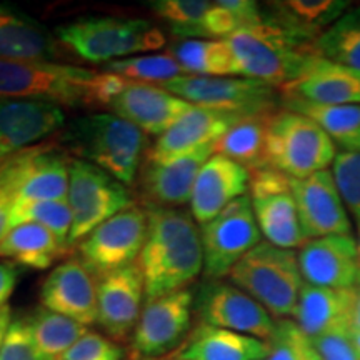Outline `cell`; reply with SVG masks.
<instances>
[{
	"label": "cell",
	"mask_w": 360,
	"mask_h": 360,
	"mask_svg": "<svg viewBox=\"0 0 360 360\" xmlns=\"http://www.w3.org/2000/svg\"><path fill=\"white\" fill-rule=\"evenodd\" d=\"M242 119H247V117L236 112L193 105L167 132L157 137L155 143L148 150L147 160L164 164V162L180 159L197 148L215 143Z\"/></svg>",
	"instance_id": "cell-22"
},
{
	"label": "cell",
	"mask_w": 360,
	"mask_h": 360,
	"mask_svg": "<svg viewBox=\"0 0 360 360\" xmlns=\"http://www.w3.org/2000/svg\"><path fill=\"white\" fill-rule=\"evenodd\" d=\"M212 6L214 2H207V0H154V2H148L150 11L159 19L167 22L172 34L182 39H192L193 32Z\"/></svg>",
	"instance_id": "cell-38"
},
{
	"label": "cell",
	"mask_w": 360,
	"mask_h": 360,
	"mask_svg": "<svg viewBox=\"0 0 360 360\" xmlns=\"http://www.w3.org/2000/svg\"><path fill=\"white\" fill-rule=\"evenodd\" d=\"M64 107L44 101H0V165L65 127Z\"/></svg>",
	"instance_id": "cell-17"
},
{
	"label": "cell",
	"mask_w": 360,
	"mask_h": 360,
	"mask_svg": "<svg viewBox=\"0 0 360 360\" xmlns=\"http://www.w3.org/2000/svg\"><path fill=\"white\" fill-rule=\"evenodd\" d=\"M102 72L120 75L132 82L154 85H160L177 79L180 75H186L182 67L170 53H143V56L114 60L103 65Z\"/></svg>",
	"instance_id": "cell-36"
},
{
	"label": "cell",
	"mask_w": 360,
	"mask_h": 360,
	"mask_svg": "<svg viewBox=\"0 0 360 360\" xmlns=\"http://www.w3.org/2000/svg\"><path fill=\"white\" fill-rule=\"evenodd\" d=\"M56 39L89 62L122 60L135 53L155 52L165 45V34L152 22L120 17H82L57 25Z\"/></svg>",
	"instance_id": "cell-5"
},
{
	"label": "cell",
	"mask_w": 360,
	"mask_h": 360,
	"mask_svg": "<svg viewBox=\"0 0 360 360\" xmlns=\"http://www.w3.org/2000/svg\"><path fill=\"white\" fill-rule=\"evenodd\" d=\"M19 265L11 262V260L0 262V307L6 305L7 300L11 299L17 287V282H19Z\"/></svg>",
	"instance_id": "cell-45"
},
{
	"label": "cell",
	"mask_w": 360,
	"mask_h": 360,
	"mask_svg": "<svg viewBox=\"0 0 360 360\" xmlns=\"http://www.w3.org/2000/svg\"><path fill=\"white\" fill-rule=\"evenodd\" d=\"M147 209L132 205L98 225L79 244V259L101 278L141 259L147 238Z\"/></svg>",
	"instance_id": "cell-11"
},
{
	"label": "cell",
	"mask_w": 360,
	"mask_h": 360,
	"mask_svg": "<svg viewBox=\"0 0 360 360\" xmlns=\"http://www.w3.org/2000/svg\"><path fill=\"white\" fill-rule=\"evenodd\" d=\"M0 360H52L39 349L29 319H15L0 347Z\"/></svg>",
	"instance_id": "cell-41"
},
{
	"label": "cell",
	"mask_w": 360,
	"mask_h": 360,
	"mask_svg": "<svg viewBox=\"0 0 360 360\" xmlns=\"http://www.w3.org/2000/svg\"><path fill=\"white\" fill-rule=\"evenodd\" d=\"M207 281L227 277L245 254L262 242L249 195L233 200L217 217L200 225Z\"/></svg>",
	"instance_id": "cell-10"
},
{
	"label": "cell",
	"mask_w": 360,
	"mask_h": 360,
	"mask_svg": "<svg viewBox=\"0 0 360 360\" xmlns=\"http://www.w3.org/2000/svg\"><path fill=\"white\" fill-rule=\"evenodd\" d=\"M330 172L345 207L360 222V152H339Z\"/></svg>",
	"instance_id": "cell-40"
},
{
	"label": "cell",
	"mask_w": 360,
	"mask_h": 360,
	"mask_svg": "<svg viewBox=\"0 0 360 360\" xmlns=\"http://www.w3.org/2000/svg\"><path fill=\"white\" fill-rule=\"evenodd\" d=\"M315 51L326 60L360 72V6L349 8L319 35Z\"/></svg>",
	"instance_id": "cell-34"
},
{
	"label": "cell",
	"mask_w": 360,
	"mask_h": 360,
	"mask_svg": "<svg viewBox=\"0 0 360 360\" xmlns=\"http://www.w3.org/2000/svg\"><path fill=\"white\" fill-rule=\"evenodd\" d=\"M357 249H359V260H360V222L357 220Z\"/></svg>",
	"instance_id": "cell-49"
},
{
	"label": "cell",
	"mask_w": 360,
	"mask_h": 360,
	"mask_svg": "<svg viewBox=\"0 0 360 360\" xmlns=\"http://www.w3.org/2000/svg\"><path fill=\"white\" fill-rule=\"evenodd\" d=\"M283 109L312 119L328 135L340 152H360V103L349 105H321L282 97Z\"/></svg>",
	"instance_id": "cell-31"
},
{
	"label": "cell",
	"mask_w": 360,
	"mask_h": 360,
	"mask_svg": "<svg viewBox=\"0 0 360 360\" xmlns=\"http://www.w3.org/2000/svg\"><path fill=\"white\" fill-rule=\"evenodd\" d=\"M352 302H350V330H360V276L355 285L350 289Z\"/></svg>",
	"instance_id": "cell-46"
},
{
	"label": "cell",
	"mask_w": 360,
	"mask_h": 360,
	"mask_svg": "<svg viewBox=\"0 0 360 360\" xmlns=\"http://www.w3.org/2000/svg\"><path fill=\"white\" fill-rule=\"evenodd\" d=\"M193 309L205 326L227 328L265 342L276 330L272 315L232 283L205 281L193 295Z\"/></svg>",
	"instance_id": "cell-13"
},
{
	"label": "cell",
	"mask_w": 360,
	"mask_h": 360,
	"mask_svg": "<svg viewBox=\"0 0 360 360\" xmlns=\"http://www.w3.org/2000/svg\"><path fill=\"white\" fill-rule=\"evenodd\" d=\"M249 193L265 240L290 250L300 249L307 242L300 227L290 177L270 167L254 170L250 172Z\"/></svg>",
	"instance_id": "cell-12"
},
{
	"label": "cell",
	"mask_w": 360,
	"mask_h": 360,
	"mask_svg": "<svg viewBox=\"0 0 360 360\" xmlns=\"http://www.w3.org/2000/svg\"><path fill=\"white\" fill-rule=\"evenodd\" d=\"M67 202L74 217L69 237L70 249L105 220L134 205L127 186L105 170L80 159L70 160Z\"/></svg>",
	"instance_id": "cell-8"
},
{
	"label": "cell",
	"mask_w": 360,
	"mask_h": 360,
	"mask_svg": "<svg viewBox=\"0 0 360 360\" xmlns=\"http://www.w3.org/2000/svg\"><path fill=\"white\" fill-rule=\"evenodd\" d=\"M159 87L197 107L236 112L254 117L276 112L281 90L260 80L247 77H202L180 75Z\"/></svg>",
	"instance_id": "cell-9"
},
{
	"label": "cell",
	"mask_w": 360,
	"mask_h": 360,
	"mask_svg": "<svg viewBox=\"0 0 360 360\" xmlns=\"http://www.w3.org/2000/svg\"><path fill=\"white\" fill-rule=\"evenodd\" d=\"M214 154L215 143H209L172 162L146 160L137 177L146 205L175 209L188 204L199 172Z\"/></svg>",
	"instance_id": "cell-21"
},
{
	"label": "cell",
	"mask_w": 360,
	"mask_h": 360,
	"mask_svg": "<svg viewBox=\"0 0 360 360\" xmlns=\"http://www.w3.org/2000/svg\"><path fill=\"white\" fill-rule=\"evenodd\" d=\"M250 172L227 157L214 154L199 172L193 186L191 214L197 224L204 225L217 217L233 200L247 195Z\"/></svg>",
	"instance_id": "cell-24"
},
{
	"label": "cell",
	"mask_w": 360,
	"mask_h": 360,
	"mask_svg": "<svg viewBox=\"0 0 360 360\" xmlns=\"http://www.w3.org/2000/svg\"><path fill=\"white\" fill-rule=\"evenodd\" d=\"M147 238L141 259L146 299L184 290L204 272L200 229L191 212L179 207L146 205Z\"/></svg>",
	"instance_id": "cell-1"
},
{
	"label": "cell",
	"mask_w": 360,
	"mask_h": 360,
	"mask_svg": "<svg viewBox=\"0 0 360 360\" xmlns=\"http://www.w3.org/2000/svg\"><path fill=\"white\" fill-rule=\"evenodd\" d=\"M290 186L307 240L352 233V224L330 170H321L304 179L290 177Z\"/></svg>",
	"instance_id": "cell-15"
},
{
	"label": "cell",
	"mask_w": 360,
	"mask_h": 360,
	"mask_svg": "<svg viewBox=\"0 0 360 360\" xmlns=\"http://www.w3.org/2000/svg\"><path fill=\"white\" fill-rule=\"evenodd\" d=\"M225 40L237 60L238 77L260 80L277 89L299 79L321 57L315 51V40L292 32L265 15Z\"/></svg>",
	"instance_id": "cell-2"
},
{
	"label": "cell",
	"mask_w": 360,
	"mask_h": 360,
	"mask_svg": "<svg viewBox=\"0 0 360 360\" xmlns=\"http://www.w3.org/2000/svg\"><path fill=\"white\" fill-rule=\"evenodd\" d=\"M67 250L69 247L39 224L12 227L0 242V259H11L13 264L37 270L49 269Z\"/></svg>",
	"instance_id": "cell-30"
},
{
	"label": "cell",
	"mask_w": 360,
	"mask_h": 360,
	"mask_svg": "<svg viewBox=\"0 0 360 360\" xmlns=\"http://www.w3.org/2000/svg\"><path fill=\"white\" fill-rule=\"evenodd\" d=\"M35 342L49 359L57 360L87 334V326L40 307L29 317Z\"/></svg>",
	"instance_id": "cell-35"
},
{
	"label": "cell",
	"mask_w": 360,
	"mask_h": 360,
	"mask_svg": "<svg viewBox=\"0 0 360 360\" xmlns=\"http://www.w3.org/2000/svg\"><path fill=\"white\" fill-rule=\"evenodd\" d=\"M272 114L242 119L215 142V154L237 162L249 172L267 167L265 143L269 117Z\"/></svg>",
	"instance_id": "cell-33"
},
{
	"label": "cell",
	"mask_w": 360,
	"mask_h": 360,
	"mask_svg": "<svg viewBox=\"0 0 360 360\" xmlns=\"http://www.w3.org/2000/svg\"><path fill=\"white\" fill-rule=\"evenodd\" d=\"M60 42L47 27L20 8L0 4V58L53 62Z\"/></svg>",
	"instance_id": "cell-26"
},
{
	"label": "cell",
	"mask_w": 360,
	"mask_h": 360,
	"mask_svg": "<svg viewBox=\"0 0 360 360\" xmlns=\"http://www.w3.org/2000/svg\"><path fill=\"white\" fill-rule=\"evenodd\" d=\"M350 6L352 4L347 0H285L265 4L262 11L265 17L285 29L315 40L339 20Z\"/></svg>",
	"instance_id": "cell-29"
},
{
	"label": "cell",
	"mask_w": 360,
	"mask_h": 360,
	"mask_svg": "<svg viewBox=\"0 0 360 360\" xmlns=\"http://www.w3.org/2000/svg\"><path fill=\"white\" fill-rule=\"evenodd\" d=\"M192 107V103L159 85L130 80L127 87L110 102L109 109L112 114L134 124L146 135L160 137Z\"/></svg>",
	"instance_id": "cell-23"
},
{
	"label": "cell",
	"mask_w": 360,
	"mask_h": 360,
	"mask_svg": "<svg viewBox=\"0 0 360 360\" xmlns=\"http://www.w3.org/2000/svg\"><path fill=\"white\" fill-rule=\"evenodd\" d=\"M11 323H12V309L11 305L6 304L0 307V347H2L4 339H6Z\"/></svg>",
	"instance_id": "cell-47"
},
{
	"label": "cell",
	"mask_w": 360,
	"mask_h": 360,
	"mask_svg": "<svg viewBox=\"0 0 360 360\" xmlns=\"http://www.w3.org/2000/svg\"><path fill=\"white\" fill-rule=\"evenodd\" d=\"M297 259L304 282L315 287L347 290L360 276L357 238L352 233L307 240Z\"/></svg>",
	"instance_id": "cell-19"
},
{
	"label": "cell",
	"mask_w": 360,
	"mask_h": 360,
	"mask_svg": "<svg viewBox=\"0 0 360 360\" xmlns=\"http://www.w3.org/2000/svg\"><path fill=\"white\" fill-rule=\"evenodd\" d=\"M350 335H352L355 347H357L359 352H360V330H350Z\"/></svg>",
	"instance_id": "cell-48"
},
{
	"label": "cell",
	"mask_w": 360,
	"mask_h": 360,
	"mask_svg": "<svg viewBox=\"0 0 360 360\" xmlns=\"http://www.w3.org/2000/svg\"><path fill=\"white\" fill-rule=\"evenodd\" d=\"M57 360H124V352L119 345L103 335L87 332Z\"/></svg>",
	"instance_id": "cell-42"
},
{
	"label": "cell",
	"mask_w": 360,
	"mask_h": 360,
	"mask_svg": "<svg viewBox=\"0 0 360 360\" xmlns=\"http://www.w3.org/2000/svg\"><path fill=\"white\" fill-rule=\"evenodd\" d=\"M17 195V184L13 179L11 162L0 165V242L11 231V214Z\"/></svg>",
	"instance_id": "cell-44"
},
{
	"label": "cell",
	"mask_w": 360,
	"mask_h": 360,
	"mask_svg": "<svg viewBox=\"0 0 360 360\" xmlns=\"http://www.w3.org/2000/svg\"><path fill=\"white\" fill-rule=\"evenodd\" d=\"M98 277L79 257L58 264L40 289L42 307L74 319L84 326L97 322Z\"/></svg>",
	"instance_id": "cell-20"
},
{
	"label": "cell",
	"mask_w": 360,
	"mask_h": 360,
	"mask_svg": "<svg viewBox=\"0 0 360 360\" xmlns=\"http://www.w3.org/2000/svg\"><path fill=\"white\" fill-rule=\"evenodd\" d=\"M269 352L265 340L202 323L179 360H267Z\"/></svg>",
	"instance_id": "cell-28"
},
{
	"label": "cell",
	"mask_w": 360,
	"mask_h": 360,
	"mask_svg": "<svg viewBox=\"0 0 360 360\" xmlns=\"http://www.w3.org/2000/svg\"><path fill=\"white\" fill-rule=\"evenodd\" d=\"M267 360H321L314 340L294 321L276 322V330L267 340Z\"/></svg>",
	"instance_id": "cell-39"
},
{
	"label": "cell",
	"mask_w": 360,
	"mask_h": 360,
	"mask_svg": "<svg viewBox=\"0 0 360 360\" xmlns=\"http://www.w3.org/2000/svg\"><path fill=\"white\" fill-rule=\"evenodd\" d=\"M102 72L40 60L0 58V101H44L96 109Z\"/></svg>",
	"instance_id": "cell-4"
},
{
	"label": "cell",
	"mask_w": 360,
	"mask_h": 360,
	"mask_svg": "<svg viewBox=\"0 0 360 360\" xmlns=\"http://www.w3.org/2000/svg\"><path fill=\"white\" fill-rule=\"evenodd\" d=\"M146 299L141 264L134 262L98 278L97 322L117 340L127 339L137 326Z\"/></svg>",
	"instance_id": "cell-18"
},
{
	"label": "cell",
	"mask_w": 360,
	"mask_h": 360,
	"mask_svg": "<svg viewBox=\"0 0 360 360\" xmlns=\"http://www.w3.org/2000/svg\"><path fill=\"white\" fill-rule=\"evenodd\" d=\"M169 51L186 75L238 77L237 60L227 40L182 39Z\"/></svg>",
	"instance_id": "cell-32"
},
{
	"label": "cell",
	"mask_w": 360,
	"mask_h": 360,
	"mask_svg": "<svg viewBox=\"0 0 360 360\" xmlns=\"http://www.w3.org/2000/svg\"><path fill=\"white\" fill-rule=\"evenodd\" d=\"M282 97L321 103H360V72L319 57L294 82L278 89Z\"/></svg>",
	"instance_id": "cell-25"
},
{
	"label": "cell",
	"mask_w": 360,
	"mask_h": 360,
	"mask_svg": "<svg viewBox=\"0 0 360 360\" xmlns=\"http://www.w3.org/2000/svg\"><path fill=\"white\" fill-rule=\"evenodd\" d=\"M227 277L277 319L294 315L304 285L297 252L267 240L238 260Z\"/></svg>",
	"instance_id": "cell-6"
},
{
	"label": "cell",
	"mask_w": 360,
	"mask_h": 360,
	"mask_svg": "<svg viewBox=\"0 0 360 360\" xmlns=\"http://www.w3.org/2000/svg\"><path fill=\"white\" fill-rule=\"evenodd\" d=\"M192 309L193 294L188 289L147 300L134 330L137 355L157 359L177 347L191 328Z\"/></svg>",
	"instance_id": "cell-14"
},
{
	"label": "cell",
	"mask_w": 360,
	"mask_h": 360,
	"mask_svg": "<svg viewBox=\"0 0 360 360\" xmlns=\"http://www.w3.org/2000/svg\"><path fill=\"white\" fill-rule=\"evenodd\" d=\"M350 289L337 290L305 283L294 312L295 323L310 339L350 330Z\"/></svg>",
	"instance_id": "cell-27"
},
{
	"label": "cell",
	"mask_w": 360,
	"mask_h": 360,
	"mask_svg": "<svg viewBox=\"0 0 360 360\" xmlns=\"http://www.w3.org/2000/svg\"><path fill=\"white\" fill-rule=\"evenodd\" d=\"M335 143L328 135L302 114L289 109L276 110L269 117L265 164L292 179L328 170L334 164Z\"/></svg>",
	"instance_id": "cell-7"
},
{
	"label": "cell",
	"mask_w": 360,
	"mask_h": 360,
	"mask_svg": "<svg viewBox=\"0 0 360 360\" xmlns=\"http://www.w3.org/2000/svg\"><path fill=\"white\" fill-rule=\"evenodd\" d=\"M20 224L42 225V227L49 229L62 244L69 247V237L74 217H72L70 205L67 200L29 202V204L12 207L11 229Z\"/></svg>",
	"instance_id": "cell-37"
},
{
	"label": "cell",
	"mask_w": 360,
	"mask_h": 360,
	"mask_svg": "<svg viewBox=\"0 0 360 360\" xmlns=\"http://www.w3.org/2000/svg\"><path fill=\"white\" fill-rule=\"evenodd\" d=\"M17 195L13 205L67 200L70 157L53 146H34L11 157Z\"/></svg>",
	"instance_id": "cell-16"
},
{
	"label": "cell",
	"mask_w": 360,
	"mask_h": 360,
	"mask_svg": "<svg viewBox=\"0 0 360 360\" xmlns=\"http://www.w3.org/2000/svg\"><path fill=\"white\" fill-rule=\"evenodd\" d=\"M60 141L75 159L105 170L124 186L137 180L147 147V135L115 114L75 117L64 127Z\"/></svg>",
	"instance_id": "cell-3"
},
{
	"label": "cell",
	"mask_w": 360,
	"mask_h": 360,
	"mask_svg": "<svg viewBox=\"0 0 360 360\" xmlns=\"http://www.w3.org/2000/svg\"><path fill=\"white\" fill-rule=\"evenodd\" d=\"M314 345L321 360H360L350 330L334 332L314 339Z\"/></svg>",
	"instance_id": "cell-43"
}]
</instances>
